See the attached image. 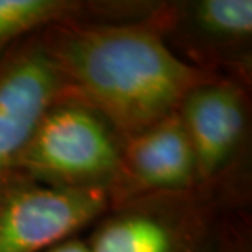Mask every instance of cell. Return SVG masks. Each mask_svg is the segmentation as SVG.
Instances as JSON below:
<instances>
[{
	"mask_svg": "<svg viewBox=\"0 0 252 252\" xmlns=\"http://www.w3.org/2000/svg\"><path fill=\"white\" fill-rule=\"evenodd\" d=\"M61 84V98L98 113L128 139L179 112L213 72L184 61L167 43L159 7L136 20H74L36 33Z\"/></svg>",
	"mask_w": 252,
	"mask_h": 252,
	"instance_id": "6da1fadb",
	"label": "cell"
},
{
	"mask_svg": "<svg viewBox=\"0 0 252 252\" xmlns=\"http://www.w3.org/2000/svg\"><path fill=\"white\" fill-rule=\"evenodd\" d=\"M224 205L200 187L146 195L110 208L87 243L90 252H228Z\"/></svg>",
	"mask_w": 252,
	"mask_h": 252,
	"instance_id": "7a4b0ae2",
	"label": "cell"
},
{
	"mask_svg": "<svg viewBox=\"0 0 252 252\" xmlns=\"http://www.w3.org/2000/svg\"><path fill=\"white\" fill-rule=\"evenodd\" d=\"M122 139L98 113L80 103L58 100L33 126L15 172L56 187H103L115 182Z\"/></svg>",
	"mask_w": 252,
	"mask_h": 252,
	"instance_id": "3957f363",
	"label": "cell"
},
{
	"mask_svg": "<svg viewBox=\"0 0 252 252\" xmlns=\"http://www.w3.org/2000/svg\"><path fill=\"white\" fill-rule=\"evenodd\" d=\"M196 165L198 187L231 205L234 175L249 141L246 84L213 75L190 90L179 108Z\"/></svg>",
	"mask_w": 252,
	"mask_h": 252,
	"instance_id": "277c9868",
	"label": "cell"
},
{
	"mask_svg": "<svg viewBox=\"0 0 252 252\" xmlns=\"http://www.w3.org/2000/svg\"><path fill=\"white\" fill-rule=\"evenodd\" d=\"M103 187H56L13 172L0 185V252H44L110 210Z\"/></svg>",
	"mask_w": 252,
	"mask_h": 252,
	"instance_id": "5b68a950",
	"label": "cell"
},
{
	"mask_svg": "<svg viewBox=\"0 0 252 252\" xmlns=\"http://www.w3.org/2000/svg\"><path fill=\"white\" fill-rule=\"evenodd\" d=\"M167 43L180 44V58L208 72L249 85L252 44L251 0H193L159 7Z\"/></svg>",
	"mask_w": 252,
	"mask_h": 252,
	"instance_id": "8992f818",
	"label": "cell"
},
{
	"mask_svg": "<svg viewBox=\"0 0 252 252\" xmlns=\"http://www.w3.org/2000/svg\"><path fill=\"white\" fill-rule=\"evenodd\" d=\"M61 98V84L36 34L0 56V185L15 172L33 126Z\"/></svg>",
	"mask_w": 252,
	"mask_h": 252,
	"instance_id": "52a82bcc",
	"label": "cell"
},
{
	"mask_svg": "<svg viewBox=\"0 0 252 252\" xmlns=\"http://www.w3.org/2000/svg\"><path fill=\"white\" fill-rule=\"evenodd\" d=\"M195 187L193 151L177 112L122 141L120 170L108 189L110 208L146 195Z\"/></svg>",
	"mask_w": 252,
	"mask_h": 252,
	"instance_id": "ba28073f",
	"label": "cell"
},
{
	"mask_svg": "<svg viewBox=\"0 0 252 252\" xmlns=\"http://www.w3.org/2000/svg\"><path fill=\"white\" fill-rule=\"evenodd\" d=\"M129 3L80 0H0V56L48 27L74 20H125Z\"/></svg>",
	"mask_w": 252,
	"mask_h": 252,
	"instance_id": "9c48e42d",
	"label": "cell"
},
{
	"mask_svg": "<svg viewBox=\"0 0 252 252\" xmlns=\"http://www.w3.org/2000/svg\"><path fill=\"white\" fill-rule=\"evenodd\" d=\"M44 252H90L89 248V243L80 238H70V239H65L63 243H59L53 248L46 249Z\"/></svg>",
	"mask_w": 252,
	"mask_h": 252,
	"instance_id": "30bf717a",
	"label": "cell"
}]
</instances>
